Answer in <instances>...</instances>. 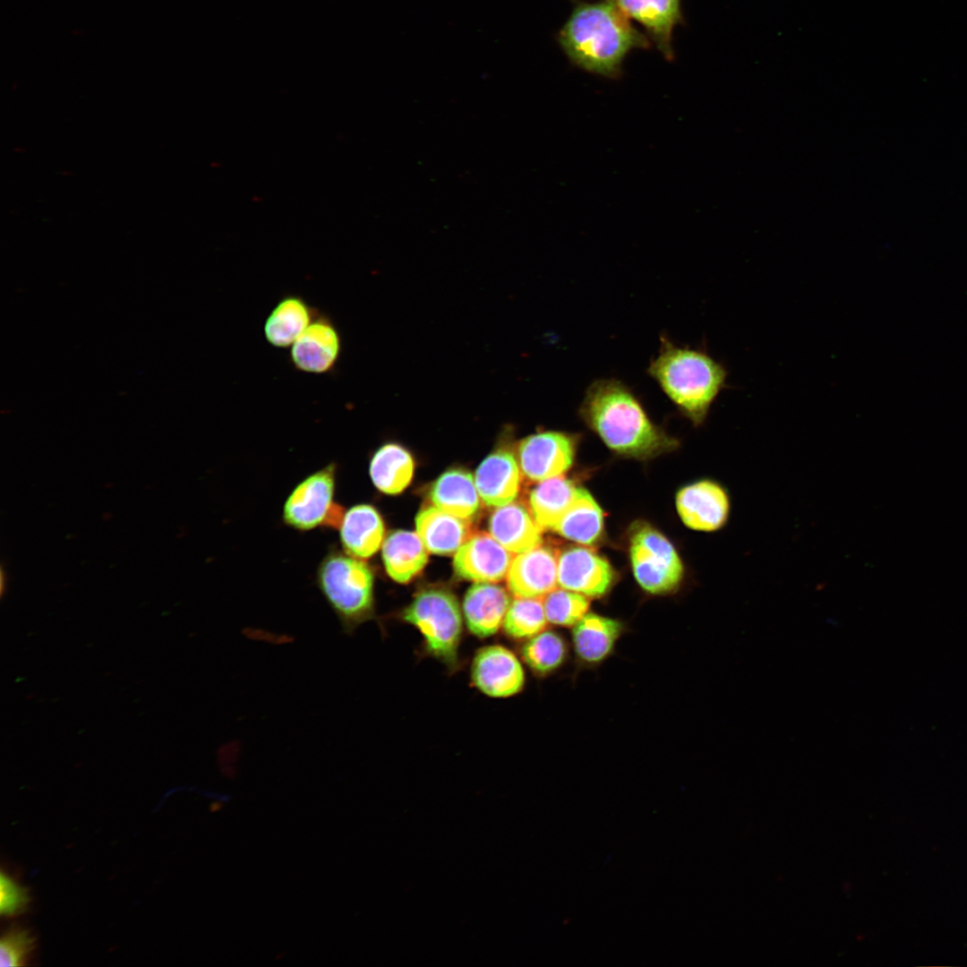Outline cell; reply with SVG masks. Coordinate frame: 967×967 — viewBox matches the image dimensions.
I'll use <instances>...</instances> for the list:
<instances>
[{
    "instance_id": "obj_28",
    "label": "cell",
    "mask_w": 967,
    "mask_h": 967,
    "mask_svg": "<svg viewBox=\"0 0 967 967\" xmlns=\"http://www.w3.org/2000/svg\"><path fill=\"white\" fill-rule=\"evenodd\" d=\"M520 652L522 660L534 674L547 677L566 663L569 646L561 633L544 629L526 639Z\"/></svg>"
},
{
    "instance_id": "obj_20",
    "label": "cell",
    "mask_w": 967,
    "mask_h": 967,
    "mask_svg": "<svg viewBox=\"0 0 967 967\" xmlns=\"http://www.w3.org/2000/svg\"><path fill=\"white\" fill-rule=\"evenodd\" d=\"M541 528L526 509L510 502L498 507L489 518V533L512 553H521L542 543Z\"/></svg>"
},
{
    "instance_id": "obj_21",
    "label": "cell",
    "mask_w": 967,
    "mask_h": 967,
    "mask_svg": "<svg viewBox=\"0 0 967 967\" xmlns=\"http://www.w3.org/2000/svg\"><path fill=\"white\" fill-rule=\"evenodd\" d=\"M416 533L428 552L455 553L471 535L469 520L462 519L433 506L423 508L415 518Z\"/></svg>"
},
{
    "instance_id": "obj_29",
    "label": "cell",
    "mask_w": 967,
    "mask_h": 967,
    "mask_svg": "<svg viewBox=\"0 0 967 967\" xmlns=\"http://www.w3.org/2000/svg\"><path fill=\"white\" fill-rule=\"evenodd\" d=\"M543 599L515 597L504 617V633L513 639H528L546 629Z\"/></svg>"
},
{
    "instance_id": "obj_14",
    "label": "cell",
    "mask_w": 967,
    "mask_h": 967,
    "mask_svg": "<svg viewBox=\"0 0 967 967\" xmlns=\"http://www.w3.org/2000/svg\"><path fill=\"white\" fill-rule=\"evenodd\" d=\"M558 557L547 546L518 553L507 574V586L516 597L540 598L557 586Z\"/></svg>"
},
{
    "instance_id": "obj_3",
    "label": "cell",
    "mask_w": 967,
    "mask_h": 967,
    "mask_svg": "<svg viewBox=\"0 0 967 967\" xmlns=\"http://www.w3.org/2000/svg\"><path fill=\"white\" fill-rule=\"evenodd\" d=\"M647 374L677 409L694 425L702 424L713 403L726 387L728 372L706 351L678 347L660 337L658 355Z\"/></svg>"
},
{
    "instance_id": "obj_19",
    "label": "cell",
    "mask_w": 967,
    "mask_h": 967,
    "mask_svg": "<svg viewBox=\"0 0 967 967\" xmlns=\"http://www.w3.org/2000/svg\"><path fill=\"white\" fill-rule=\"evenodd\" d=\"M338 530L343 550L357 559L372 557L383 543V520L369 504H356L346 510Z\"/></svg>"
},
{
    "instance_id": "obj_18",
    "label": "cell",
    "mask_w": 967,
    "mask_h": 967,
    "mask_svg": "<svg viewBox=\"0 0 967 967\" xmlns=\"http://www.w3.org/2000/svg\"><path fill=\"white\" fill-rule=\"evenodd\" d=\"M520 467L514 455L504 449L485 458L475 474V483L481 501L489 507H501L512 502L520 488Z\"/></svg>"
},
{
    "instance_id": "obj_17",
    "label": "cell",
    "mask_w": 967,
    "mask_h": 967,
    "mask_svg": "<svg viewBox=\"0 0 967 967\" xmlns=\"http://www.w3.org/2000/svg\"><path fill=\"white\" fill-rule=\"evenodd\" d=\"M508 591L495 583L476 582L466 591L462 612L468 631L479 638L495 635L510 604Z\"/></svg>"
},
{
    "instance_id": "obj_13",
    "label": "cell",
    "mask_w": 967,
    "mask_h": 967,
    "mask_svg": "<svg viewBox=\"0 0 967 967\" xmlns=\"http://www.w3.org/2000/svg\"><path fill=\"white\" fill-rule=\"evenodd\" d=\"M558 585L586 597H601L614 581L610 563L589 549L572 547L558 557Z\"/></svg>"
},
{
    "instance_id": "obj_22",
    "label": "cell",
    "mask_w": 967,
    "mask_h": 967,
    "mask_svg": "<svg viewBox=\"0 0 967 967\" xmlns=\"http://www.w3.org/2000/svg\"><path fill=\"white\" fill-rule=\"evenodd\" d=\"M318 312L301 295H285L265 320L263 331L267 342L277 348L291 347Z\"/></svg>"
},
{
    "instance_id": "obj_26",
    "label": "cell",
    "mask_w": 967,
    "mask_h": 967,
    "mask_svg": "<svg viewBox=\"0 0 967 967\" xmlns=\"http://www.w3.org/2000/svg\"><path fill=\"white\" fill-rule=\"evenodd\" d=\"M552 531L578 543H594L603 531L601 508L587 491L578 487L573 501Z\"/></svg>"
},
{
    "instance_id": "obj_24",
    "label": "cell",
    "mask_w": 967,
    "mask_h": 967,
    "mask_svg": "<svg viewBox=\"0 0 967 967\" xmlns=\"http://www.w3.org/2000/svg\"><path fill=\"white\" fill-rule=\"evenodd\" d=\"M427 549L417 533L398 530L383 541L381 555L388 575L396 582H409L426 565Z\"/></svg>"
},
{
    "instance_id": "obj_15",
    "label": "cell",
    "mask_w": 967,
    "mask_h": 967,
    "mask_svg": "<svg viewBox=\"0 0 967 967\" xmlns=\"http://www.w3.org/2000/svg\"><path fill=\"white\" fill-rule=\"evenodd\" d=\"M622 621L601 614L587 612L571 630V645L579 665L595 667L613 653L625 631Z\"/></svg>"
},
{
    "instance_id": "obj_31",
    "label": "cell",
    "mask_w": 967,
    "mask_h": 967,
    "mask_svg": "<svg viewBox=\"0 0 967 967\" xmlns=\"http://www.w3.org/2000/svg\"><path fill=\"white\" fill-rule=\"evenodd\" d=\"M37 946V937L30 928L21 925L9 927L0 939L1 967L28 965Z\"/></svg>"
},
{
    "instance_id": "obj_2",
    "label": "cell",
    "mask_w": 967,
    "mask_h": 967,
    "mask_svg": "<svg viewBox=\"0 0 967 967\" xmlns=\"http://www.w3.org/2000/svg\"><path fill=\"white\" fill-rule=\"evenodd\" d=\"M578 415L617 453L647 458L673 449L678 441L653 423L635 393L618 379L594 381Z\"/></svg>"
},
{
    "instance_id": "obj_10",
    "label": "cell",
    "mask_w": 967,
    "mask_h": 967,
    "mask_svg": "<svg viewBox=\"0 0 967 967\" xmlns=\"http://www.w3.org/2000/svg\"><path fill=\"white\" fill-rule=\"evenodd\" d=\"M470 673L473 685L494 698L515 696L526 683L521 662L511 650L501 645L480 648L473 658Z\"/></svg>"
},
{
    "instance_id": "obj_27",
    "label": "cell",
    "mask_w": 967,
    "mask_h": 967,
    "mask_svg": "<svg viewBox=\"0 0 967 967\" xmlns=\"http://www.w3.org/2000/svg\"><path fill=\"white\" fill-rule=\"evenodd\" d=\"M578 487L560 475L539 482L529 496L531 514L541 530H552L570 505Z\"/></svg>"
},
{
    "instance_id": "obj_30",
    "label": "cell",
    "mask_w": 967,
    "mask_h": 967,
    "mask_svg": "<svg viewBox=\"0 0 967 967\" xmlns=\"http://www.w3.org/2000/svg\"><path fill=\"white\" fill-rule=\"evenodd\" d=\"M543 599L548 623L562 628L575 626L590 606L586 596L561 587L551 591Z\"/></svg>"
},
{
    "instance_id": "obj_7",
    "label": "cell",
    "mask_w": 967,
    "mask_h": 967,
    "mask_svg": "<svg viewBox=\"0 0 967 967\" xmlns=\"http://www.w3.org/2000/svg\"><path fill=\"white\" fill-rule=\"evenodd\" d=\"M337 464L331 462L300 481L288 494L282 509L285 525L298 531L327 527L338 504L334 501Z\"/></svg>"
},
{
    "instance_id": "obj_1",
    "label": "cell",
    "mask_w": 967,
    "mask_h": 967,
    "mask_svg": "<svg viewBox=\"0 0 967 967\" xmlns=\"http://www.w3.org/2000/svg\"><path fill=\"white\" fill-rule=\"evenodd\" d=\"M558 41L574 65L610 79L620 77L623 61L631 50L650 47L648 38L608 0L578 1Z\"/></svg>"
},
{
    "instance_id": "obj_5",
    "label": "cell",
    "mask_w": 967,
    "mask_h": 967,
    "mask_svg": "<svg viewBox=\"0 0 967 967\" xmlns=\"http://www.w3.org/2000/svg\"><path fill=\"white\" fill-rule=\"evenodd\" d=\"M401 617L421 633L430 655L451 671L458 667L463 620L453 594L442 588L424 589L415 595Z\"/></svg>"
},
{
    "instance_id": "obj_6",
    "label": "cell",
    "mask_w": 967,
    "mask_h": 967,
    "mask_svg": "<svg viewBox=\"0 0 967 967\" xmlns=\"http://www.w3.org/2000/svg\"><path fill=\"white\" fill-rule=\"evenodd\" d=\"M630 561L639 586L652 595L674 591L683 577V565L672 543L646 524H638L630 535Z\"/></svg>"
},
{
    "instance_id": "obj_9",
    "label": "cell",
    "mask_w": 967,
    "mask_h": 967,
    "mask_svg": "<svg viewBox=\"0 0 967 967\" xmlns=\"http://www.w3.org/2000/svg\"><path fill=\"white\" fill-rule=\"evenodd\" d=\"M676 505L688 527L707 533L723 528L732 512L729 491L711 479H702L682 488L677 495Z\"/></svg>"
},
{
    "instance_id": "obj_4",
    "label": "cell",
    "mask_w": 967,
    "mask_h": 967,
    "mask_svg": "<svg viewBox=\"0 0 967 967\" xmlns=\"http://www.w3.org/2000/svg\"><path fill=\"white\" fill-rule=\"evenodd\" d=\"M316 584L345 633L373 617L374 578L363 560L329 550L318 566Z\"/></svg>"
},
{
    "instance_id": "obj_32",
    "label": "cell",
    "mask_w": 967,
    "mask_h": 967,
    "mask_svg": "<svg viewBox=\"0 0 967 967\" xmlns=\"http://www.w3.org/2000/svg\"><path fill=\"white\" fill-rule=\"evenodd\" d=\"M31 902L29 889L9 872L0 875V913L3 918H13L25 913Z\"/></svg>"
},
{
    "instance_id": "obj_25",
    "label": "cell",
    "mask_w": 967,
    "mask_h": 967,
    "mask_svg": "<svg viewBox=\"0 0 967 967\" xmlns=\"http://www.w3.org/2000/svg\"><path fill=\"white\" fill-rule=\"evenodd\" d=\"M415 470L411 454L397 443L380 447L370 461L369 473L374 486L383 493L398 494L410 484Z\"/></svg>"
},
{
    "instance_id": "obj_12",
    "label": "cell",
    "mask_w": 967,
    "mask_h": 967,
    "mask_svg": "<svg viewBox=\"0 0 967 967\" xmlns=\"http://www.w3.org/2000/svg\"><path fill=\"white\" fill-rule=\"evenodd\" d=\"M513 558L490 533H477L455 552L453 569L461 578L496 583L506 578Z\"/></svg>"
},
{
    "instance_id": "obj_16",
    "label": "cell",
    "mask_w": 967,
    "mask_h": 967,
    "mask_svg": "<svg viewBox=\"0 0 967 967\" xmlns=\"http://www.w3.org/2000/svg\"><path fill=\"white\" fill-rule=\"evenodd\" d=\"M627 17L642 24L657 49L672 60V31L683 21L680 0H608Z\"/></svg>"
},
{
    "instance_id": "obj_23",
    "label": "cell",
    "mask_w": 967,
    "mask_h": 967,
    "mask_svg": "<svg viewBox=\"0 0 967 967\" xmlns=\"http://www.w3.org/2000/svg\"><path fill=\"white\" fill-rule=\"evenodd\" d=\"M429 494L435 507L462 519L470 520L479 510L480 496L475 477L463 469L443 473L433 483Z\"/></svg>"
},
{
    "instance_id": "obj_8",
    "label": "cell",
    "mask_w": 967,
    "mask_h": 967,
    "mask_svg": "<svg viewBox=\"0 0 967 967\" xmlns=\"http://www.w3.org/2000/svg\"><path fill=\"white\" fill-rule=\"evenodd\" d=\"M576 443L575 436L556 431L526 437L518 447L521 473L538 483L563 475L572 465Z\"/></svg>"
},
{
    "instance_id": "obj_11",
    "label": "cell",
    "mask_w": 967,
    "mask_h": 967,
    "mask_svg": "<svg viewBox=\"0 0 967 967\" xmlns=\"http://www.w3.org/2000/svg\"><path fill=\"white\" fill-rule=\"evenodd\" d=\"M342 341L332 318L318 312L290 349V361L298 371L324 374L332 372L340 357Z\"/></svg>"
}]
</instances>
